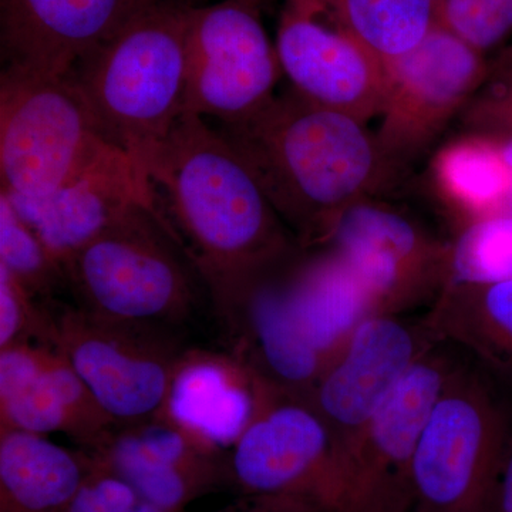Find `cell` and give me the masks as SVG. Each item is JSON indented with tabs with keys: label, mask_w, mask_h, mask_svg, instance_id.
<instances>
[{
	"label": "cell",
	"mask_w": 512,
	"mask_h": 512,
	"mask_svg": "<svg viewBox=\"0 0 512 512\" xmlns=\"http://www.w3.org/2000/svg\"><path fill=\"white\" fill-rule=\"evenodd\" d=\"M497 140V138H495ZM500 141L501 147H503L505 157H507L508 163H510L512 168V140H498ZM511 212H512V202H511Z\"/></svg>",
	"instance_id": "obj_35"
},
{
	"label": "cell",
	"mask_w": 512,
	"mask_h": 512,
	"mask_svg": "<svg viewBox=\"0 0 512 512\" xmlns=\"http://www.w3.org/2000/svg\"><path fill=\"white\" fill-rule=\"evenodd\" d=\"M439 343L424 320L376 313L362 320L330 357L309 400L332 434L338 466L397 384Z\"/></svg>",
	"instance_id": "obj_13"
},
{
	"label": "cell",
	"mask_w": 512,
	"mask_h": 512,
	"mask_svg": "<svg viewBox=\"0 0 512 512\" xmlns=\"http://www.w3.org/2000/svg\"><path fill=\"white\" fill-rule=\"evenodd\" d=\"M241 2L248 3V5L255 6V8L259 9V6H261V3L264 2V0H241Z\"/></svg>",
	"instance_id": "obj_36"
},
{
	"label": "cell",
	"mask_w": 512,
	"mask_h": 512,
	"mask_svg": "<svg viewBox=\"0 0 512 512\" xmlns=\"http://www.w3.org/2000/svg\"><path fill=\"white\" fill-rule=\"evenodd\" d=\"M141 0H0L2 70L63 79Z\"/></svg>",
	"instance_id": "obj_18"
},
{
	"label": "cell",
	"mask_w": 512,
	"mask_h": 512,
	"mask_svg": "<svg viewBox=\"0 0 512 512\" xmlns=\"http://www.w3.org/2000/svg\"><path fill=\"white\" fill-rule=\"evenodd\" d=\"M113 426L55 348L26 342L0 349V430L63 433L89 450Z\"/></svg>",
	"instance_id": "obj_16"
},
{
	"label": "cell",
	"mask_w": 512,
	"mask_h": 512,
	"mask_svg": "<svg viewBox=\"0 0 512 512\" xmlns=\"http://www.w3.org/2000/svg\"><path fill=\"white\" fill-rule=\"evenodd\" d=\"M271 390L229 353L185 350L164 414L202 443L225 453Z\"/></svg>",
	"instance_id": "obj_20"
},
{
	"label": "cell",
	"mask_w": 512,
	"mask_h": 512,
	"mask_svg": "<svg viewBox=\"0 0 512 512\" xmlns=\"http://www.w3.org/2000/svg\"><path fill=\"white\" fill-rule=\"evenodd\" d=\"M291 265L238 292L214 312L229 355L276 392L309 399L325 359L293 315L286 289Z\"/></svg>",
	"instance_id": "obj_17"
},
{
	"label": "cell",
	"mask_w": 512,
	"mask_h": 512,
	"mask_svg": "<svg viewBox=\"0 0 512 512\" xmlns=\"http://www.w3.org/2000/svg\"><path fill=\"white\" fill-rule=\"evenodd\" d=\"M113 150L67 77L0 74V184L13 198H42Z\"/></svg>",
	"instance_id": "obj_7"
},
{
	"label": "cell",
	"mask_w": 512,
	"mask_h": 512,
	"mask_svg": "<svg viewBox=\"0 0 512 512\" xmlns=\"http://www.w3.org/2000/svg\"><path fill=\"white\" fill-rule=\"evenodd\" d=\"M436 23L487 55L512 32V0H436Z\"/></svg>",
	"instance_id": "obj_28"
},
{
	"label": "cell",
	"mask_w": 512,
	"mask_h": 512,
	"mask_svg": "<svg viewBox=\"0 0 512 512\" xmlns=\"http://www.w3.org/2000/svg\"><path fill=\"white\" fill-rule=\"evenodd\" d=\"M322 248L338 254L372 293L380 313L436 301L447 284L450 241L383 197L350 207Z\"/></svg>",
	"instance_id": "obj_12"
},
{
	"label": "cell",
	"mask_w": 512,
	"mask_h": 512,
	"mask_svg": "<svg viewBox=\"0 0 512 512\" xmlns=\"http://www.w3.org/2000/svg\"><path fill=\"white\" fill-rule=\"evenodd\" d=\"M493 512H512V427L501 458Z\"/></svg>",
	"instance_id": "obj_33"
},
{
	"label": "cell",
	"mask_w": 512,
	"mask_h": 512,
	"mask_svg": "<svg viewBox=\"0 0 512 512\" xmlns=\"http://www.w3.org/2000/svg\"><path fill=\"white\" fill-rule=\"evenodd\" d=\"M440 342H454L512 377V279L447 285L424 319Z\"/></svg>",
	"instance_id": "obj_24"
},
{
	"label": "cell",
	"mask_w": 512,
	"mask_h": 512,
	"mask_svg": "<svg viewBox=\"0 0 512 512\" xmlns=\"http://www.w3.org/2000/svg\"><path fill=\"white\" fill-rule=\"evenodd\" d=\"M303 249L322 248L357 202L386 197L407 175L375 133L291 86L248 119L217 126Z\"/></svg>",
	"instance_id": "obj_2"
},
{
	"label": "cell",
	"mask_w": 512,
	"mask_h": 512,
	"mask_svg": "<svg viewBox=\"0 0 512 512\" xmlns=\"http://www.w3.org/2000/svg\"><path fill=\"white\" fill-rule=\"evenodd\" d=\"M45 325V303L37 302L0 266V349L18 343H42Z\"/></svg>",
	"instance_id": "obj_29"
},
{
	"label": "cell",
	"mask_w": 512,
	"mask_h": 512,
	"mask_svg": "<svg viewBox=\"0 0 512 512\" xmlns=\"http://www.w3.org/2000/svg\"><path fill=\"white\" fill-rule=\"evenodd\" d=\"M63 274L80 308L117 322L168 329L194 315L204 291L183 249L141 205L70 256Z\"/></svg>",
	"instance_id": "obj_4"
},
{
	"label": "cell",
	"mask_w": 512,
	"mask_h": 512,
	"mask_svg": "<svg viewBox=\"0 0 512 512\" xmlns=\"http://www.w3.org/2000/svg\"><path fill=\"white\" fill-rule=\"evenodd\" d=\"M286 289L299 328L325 365L362 320L380 313L362 279L329 248L305 249L289 268Z\"/></svg>",
	"instance_id": "obj_21"
},
{
	"label": "cell",
	"mask_w": 512,
	"mask_h": 512,
	"mask_svg": "<svg viewBox=\"0 0 512 512\" xmlns=\"http://www.w3.org/2000/svg\"><path fill=\"white\" fill-rule=\"evenodd\" d=\"M427 181L460 228L511 212L512 168L495 138L461 133L448 141L431 158Z\"/></svg>",
	"instance_id": "obj_23"
},
{
	"label": "cell",
	"mask_w": 512,
	"mask_h": 512,
	"mask_svg": "<svg viewBox=\"0 0 512 512\" xmlns=\"http://www.w3.org/2000/svg\"><path fill=\"white\" fill-rule=\"evenodd\" d=\"M380 60L409 53L436 25V0H316Z\"/></svg>",
	"instance_id": "obj_25"
},
{
	"label": "cell",
	"mask_w": 512,
	"mask_h": 512,
	"mask_svg": "<svg viewBox=\"0 0 512 512\" xmlns=\"http://www.w3.org/2000/svg\"><path fill=\"white\" fill-rule=\"evenodd\" d=\"M488 62L436 23L409 53L384 63L386 99L375 136L397 170L409 175L429 156L451 121L487 82Z\"/></svg>",
	"instance_id": "obj_8"
},
{
	"label": "cell",
	"mask_w": 512,
	"mask_h": 512,
	"mask_svg": "<svg viewBox=\"0 0 512 512\" xmlns=\"http://www.w3.org/2000/svg\"><path fill=\"white\" fill-rule=\"evenodd\" d=\"M491 82H512V43L504 47L488 62V79Z\"/></svg>",
	"instance_id": "obj_34"
},
{
	"label": "cell",
	"mask_w": 512,
	"mask_h": 512,
	"mask_svg": "<svg viewBox=\"0 0 512 512\" xmlns=\"http://www.w3.org/2000/svg\"><path fill=\"white\" fill-rule=\"evenodd\" d=\"M83 451L97 467L126 481L164 512H184L192 501L228 484L225 453L202 443L164 413L114 424L96 446Z\"/></svg>",
	"instance_id": "obj_15"
},
{
	"label": "cell",
	"mask_w": 512,
	"mask_h": 512,
	"mask_svg": "<svg viewBox=\"0 0 512 512\" xmlns=\"http://www.w3.org/2000/svg\"><path fill=\"white\" fill-rule=\"evenodd\" d=\"M511 427V410L493 384L458 365L421 433L413 512H493Z\"/></svg>",
	"instance_id": "obj_5"
},
{
	"label": "cell",
	"mask_w": 512,
	"mask_h": 512,
	"mask_svg": "<svg viewBox=\"0 0 512 512\" xmlns=\"http://www.w3.org/2000/svg\"><path fill=\"white\" fill-rule=\"evenodd\" d=\"M191 9L187 0H141L66 76L104 140L144 177L185 113Z\"/></svg>",
	"instance_id": "obj_3"
},
{
	"label": "cell",
	"mask_w": 512,
	"mask_h": 512,
	"mask_svg": "<svg viewBox=\"0 0 512 512\" xmlns=\"http://www.w3.org/2000/svg\"><path fill=\"white\" fill-rule=\"evenodd\" d=\"M146 177L158 220L197 272L212 309L305 251L234 148L201 117L178 120Z\"/></svg>",
	"instance_id": "obj_1"
},
{
	"label": "cell",
	"mask_w": 512,
	"mask_h": 512,
	"mask_svg": "<svg viewBox=\"0 0 512 512\" xmlns=\"http://www.w3.org/2000/svg\"><path fill=\"white\" fill-rule=\"evenodd\" d=\"M6 197L62 269L70 256L130 208L141 205L157 215L146 177L121 150L111 151L46 197Z\"/></svg>",
	"instance_id": "obj_19"
},
{
	"label": "cell",
	"mask_w": 512,
	"mask_h": 512,
	"mask_svg": "<svg viewBox=\"0 0 512 512\" xmlns=\"http://www.w3.org/2000/svg\"><path fill=\"white\" fill-rule=\"evenodd\" d=\"M217 512H325L318 504L299 497H244L241 503Z\"/></svg>",
	"instance_id": "obj_32"
},
{
	"label": "cell",
	"mask_w": 512,
	"mask_h": 512,
	"mask_svg": "<svg viewBox=\"0 0 512 512\" xmlns=\"http://www.w3.org/2000/svg\"><path fill=\"white\" fill-rule=\"evenodd\" d=\"M92 468L86 451L42 434L0 430V512H64Z\"/></svg>",
	"instance_id": "obj_22"
},
{
	"label": "cell",
	"mask_w": 512,
	"mask_h": 512,
	"mask_svg": "<svg viewBox=\"0 0 512 512\" xmlns=\"http://www.w3.org/2000/svg\"><path fill=\"white\" fill-rule=\"evenodd\" d=\"M461 133L512 140V82L487 80L457 119Z\"/></svg>",
	"instance_id": "obj_30"
},
{
	"label": "cell",
	"mask_w": 512,
	"mask_h": 512,
	"mask_svg": "<svg viewBox=\"0 0 512 512\" xmlns=\"http://www.w3.org/2000/svg\"><path fill=\"white\" fill-rule=\"evenodd\" d=\"M64 512H164L130 484L93 463L92 471Z\"/></svg>",
	"instance_id": "obj_31"
},
{
	"label": "cell",
	"mask_w": 512,
	"mask_h": 512,
	"mask_svg": "<svg viewBox=\"0 0 512 512\" xmlns=\"http://www.w3.org/2000/svg\"><path fill=\"white\" fill-rule=\"evenodd\" d=\"M0 266L5 268L37 302L55 301L66 286L62 266L39 237L19 217L12 202L0 192Z\"/></svg>",
	"instance_id": "obj_27"
},
{
	"label": "cell",
	"mask_w": 512,
	"mask_h": 512,
	"mask_svg": "<svg viewBox=\"0 0 512 512\" xmlns=\"http://www.w3.org/2000/svg\"><path fill=\"white\" fill-rule=\"evenodd\" d=\"M43 342L73 367L114 424L164 413L185 350L161 326L103 318L55 301L45 303Z\"/></svg>",
	"instance_id": "obj_6"
},
{
	"label": "cell",
	"mask_w": 512,
	"mask_h": 512,
	"mask_svg": "<svg viewBox=\"0 0 512 512\" xmlns=\"http://www.w3.org/2000/svg\"><path fill=\"white\" fill-rule=\"evenodd\" d=\"M282 77L258 8L241 0L192 6L184 114L238 123L274 99Z\"/></svg>",
	"instance_id": "obj_10"
},
{
	"label": "cell",
	"mask_w": 512,
	"mask_h": 512,
	"mask_svg": "<svg viewBox=\"0 0 512 512\" xmlns=\"http://www.w3.org/2000/svg\"><path fill=\"white\" fill-rule=\"evenodd\" d=\"M510 279L512 212L468 222L458 229L457 237L450 241L446 286Z\"/></svg>",
	"instance_id": "obj_26"
},
{
	"label": "cell",
	"mask_w": 512,
	"mask_h": 512,
	"mask_svg": "<svg viewBox=\"0 0 512 512\" xmlns=\"http://www.w3.org/2000/svg\"><path fill=\"white\" fill-rule=\"evenodd\" d=\"M275 46L289 86L305 99L366 126L382 114L384 64L316 0H286Z\"/></svg>",
	"instance_id": "obj_14"
},
{
	"label": "cell",
	"mask_w": 512,
	"mask_h": 512,
	"mask_svg": "<svg viewBox=\"0 0 512 512\" xmlns=\"http://www.w3.org/2000/svg\"><path fill=\"white\" fill-rule=\"evenodd\" d=\"M228 484L244 497H299L340 511L338 456L305 397L271 390L227 456Z\"/></svg>",
	"instance_id": "obj_11"
},
{
	"label": "cell",
	"mask_w": 512,
	"mask_h": 512,
	"mask_svg": "<svg viewBox=\"0 0 512 512\" xmlns=\"http://www.w3.org/2000/svg\"><path fill=\"white\" fill-rule=\"evenodd\" d=\"M457 366L437 345L370 417L339 461V512H413L421 433Z\"/></svg>",
	"instance_id": "obj_9"
}]
</instances>
